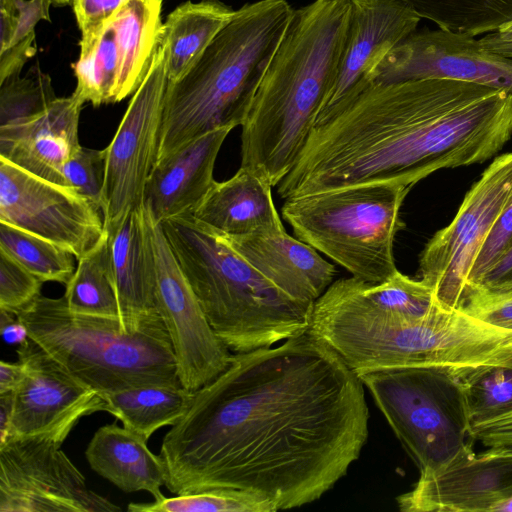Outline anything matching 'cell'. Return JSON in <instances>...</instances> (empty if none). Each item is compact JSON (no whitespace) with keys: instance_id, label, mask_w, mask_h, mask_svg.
I'll use <instances>...</instances> for the list:
<instances>
[{"instance_id":"1","label":"cell","mask_w":512,"mask_h":512,"mask_svg":"<svg viewBox=\"0 0 512 512\" xmlns=\"http://www.w3.org/2000/svg\"><path fill=\"white\" fill-rule=\"evenodd\" d=\"M360 377L309 331L233 353L192 393L160 456L173 494L236 489L274 511L310 504L359 458L369 410Z\"/></svg>"},{"instance_id":"2","label":"cell","mask_w":512,"mask_h":512,"mask_svg":"<svg viewBox=\"0 0 512 512\" xmlns=\"http://www.w3.org/2000/svg\"><path fill=\"white\" fill-rule=\"evenodd\" d=\"M512 137V91L448 79L371 84L324 110L289 172L284 200L347 186L412 188L483 163Z\"/></svg>"},{"instance_id":"3","label":"cell","mask_w":512,"mask_h":512,"mask_svg":"<svg viewBox=\"0 0 512 512\" xmlns=\"http://www.w3.org/2000/svg\"><path fill=\"white\" fill-rule=\"evenodd\" d=\"M309 331L357 374L434 366L456 370L512 362V330L440 305L422 316L395 279L336 280L315 302Z\"/></svg>"},{"instance_id":"4","label":"cell","mask_w":512,"mask_h":512,"mask_svg":"<svg viewBox=\"0 0 512 512\" xmlns=\"http://www.w3.org/2000/svg\"><path fill=\"white\" fill-rule=\"evenodd\" d=\"M349 0L294 8L241 125V166L274 187L294 165L335 86Z\"/></svg>"},{"instance_id":"5","label":"cell","mask_w":512,"mask_h":512,"mask_svg":"<svg viewBox=\"0 0 512 512\" xmlns=\"http://www.w3.org/2000/svg\"><path fill=\"white\" fill-rule=\"evenodd\" d=\"M293 10L287 0L242 5L191 66L167 82L156 162L206 133L244 123Z\"/></svg>"},{"instance_id":"6","label":"cell","mask_w":512,"mask_h":512,"mask_svg":"<svg viewBox=\"0 0 512 512\" xmlns=\"http://www.w3.org/2000/svg\"><path fill=\"white\" fill-rule=\"evenodd\" d=\"M161 225L208 322L230 351L270 347L309 330L313 304L281 292L222 234L193 215Z\"/></svg>"},{"instance_id":"7","label":"cell","mask_w":512,"mask_h":512,"mask_svg":"<svg viewBox=\"0 0 512 512\" xmlns=\"http://www.w3.org/2000/svg\"><path fill=\"white\" fill-rule=\"evenodd\" d=\"M15 315L30 339L104 398L139 386H182L162 319L128 329L119 318L75 313L64 296L43 295Z\"/></svg>"},{"instance_id":"8","label":"cell","mask_w":512,"mask_h":512,"mask_svg":"<svg viewBox=\"0 0 512 512\" xmlns=\"http://www.w3.org/2000/svg\"><path fill=\"white\" fill-rule=\"evenodd\" d=\"M411 188L370 183L284 199L281 213L294 235L372 283L393 277V244L405 227L400 209Z\"/></svg>"},{"instance_id":"9","label":"cell","mask_w":512,"mask_h":512,"mask_svg":"<svg viewBox=\"0 0 512 512\" xmlns=\"http://www.w3.org/2000/svg\"><path fill=\"white\" fill-rule=\"evenodd\" d=\"M358 376L420 473L472 447L473 421L453 370L397 367Z\"/></svg>"},{"instance_id":"10","label":"cell","mask_w":512,"mask_h":512,"mask_svg":"<svg viewBox=\"0 0 512 512\" xmlns=\"http://www.w3.org/2000/svg\"><path fill=\"white\" fill-rule=\"evenodd\" d=\"M512 200V152L496 157L466 193L451 223L419 256L420 279L447 310L462 307L468 277L489 232Z\"/></svg>"},{"instance_id":"11","label":"cell","mask_w":512,"mask_h":512,"mask_svg":"<svg viewBox=\"0 0 512 512\" xmlns=\"http://www.w3.org/2000/svg\"><path fill=\"white\" fill-rule=\"evenodd\" d=\"M167 82L165 52L158 42L142 83L104 148L101 211L106 229L144 205L146 184L157 160Z\"/></svg>"},{"instance_id":"12","label":"cell","mask_w":512,"mask_h":512,"mask_svg":"<svg viewBox=\"0 0 512 512\" xmlns=\"http://www.w3.org/2000/svg\"><path fill=\"white\" fill-rule=\"evenodd\" d=\"M153 260L155 302L168 332L180 382L194 392L229 365V348L216 335L166 238L143 206Z\"/></svg>"},{"instance_id":"13","label":"cell","mask_w":512,"mask_h":512,"mask_svg":"<svg viewBox=\"0 0 512 512\" xmlns=\"http://www.w3.org/2000/svg\"><path fill=\"white\" fill-rule=\"evenodd\" d=\"M60 447L40 437L0 443V512L121 511L87 486Z\"/></svg>"},{"instance_id":"14","label":"cell","mask_w":512,"mask_h":512,"mask_svg":"<svg viewBox=\"0 0 512 512\" xmlns=\"http://www.w3.org/2000/svg\"><path fill=\"white\" fill-rule=\"evenodd\" d=\"M101 209L69 186L0 157V222L45 238L78 260L105 236Z\"/></svg>"},{"instance_id":"15","label":"cell","mask_w":512,"mask_h":512,"mask_svg":"<svg viewBox=\"0 0 512 512\" xmlns=\"http://www.w3.org/2000/svg\"><path fill=\"white\" fill-rule=\"evenodd\" d=\"M16 352L26 374L14 392L7 439L40 437L61 446L81 418L107 412L102 395L72 376L29 337Z\"/></svg>"},{"instance_id":"16","label":"cell","mask_w":512,"mask_h":512,"mask_svg":"<svg viewBox=\"0 0 512 512\" xmlns=\"http://www.w3.org/2000/svg\"><path fill=\"white\" fill-rule=\"evenodd\" d=\"M448 79L512 91V59L492 53L468 33L416 30L380 61L371 84Z\"/></svg>"},{"instance_id":"17","label":"cell","mask_w":512,"mask_h":512,"mask_svg":"<svg viewBox=\"0 0 512 512\" xmlns=\"http://www.w3.org/2000/svg\"><path fill=\"white\" fill-rule=\"evenodd\" d=\"M512 496V455L472 447L441 467L420 473L396 499L403 512H495Z\"/></svg>"},{"instance_id":"18","label":"cell","mask_w":512,"mask_h":512,"mask_svg":"<svg viewBox=\"0 0 512 512\" xmlns=\"http://www.w3.org/2000/svg\"><path fill=\"white\" fill-rule=\"evenodd\" d=\"M349 2L348 29L338 77L322 112L369 86L380 61L414 33L422 20L406 0Z\"/></svg>"},{"instance_id":"19","label":"cell","mask_w":512,"mask_h":512,"mask_svg":"<svg viewBox=\"0 0 512 512\" xmlns=\"http://www.w3.org/2000/svg\"><path fill=\"white\" fill-rule=\"evenodd\" d=\"M84 103L75 92L57 97L34 119L0 131V157L37 177L67 186L62 168L82 147L78 128Z\"/></svg>"},{"instance_id":"20","label":"cell","mask_w":512,"mask_h":512,"mask_svg":"<svg viewBox=\"0 0 512 512\" xmlns=\"http://www.w3.org/2000/svg\"><path fill=\"white\" fill-rule=\"evenodd\" d=\"M231 130L206 133L156 162L144 193V207L155 222L193 215L216 181L215 162Z\"/></svg>"},{"instance_id":"21","label":"cell","mask_w":512,"mask_h":512,"mask_svg":"<svg viewBox=\"0 0 512 512\" xmlns=\"http://www.w3.org/2000/svg\"><path fill=\"white\" fill-rule=\"evenodd\" d=\"M222 236L269 282L295 301L313 304L334 282V265L286 230Z\"/></svg>"},{"instance_id":"22","label":"cell","mask_w":512,"mask_h":512,"mask_svg":"<svg viewBox=\"0 0 512 512\" xmlns=\"http://www.w3.org/2000/svg\"><path fill=\"white\" fill-rule=\"evenodd\" d=\"M106 231L121 322L128 329H139L161 319L143 207Z\"/></svg>"},{"instance_id":"23","label":"cell","mask_w":512,"mask_h":512,"mask_svg":"<svg viewBox=\"0 0 512 512\" xmlns=\"http://www.w3.org/2000/svg\"><path fill=\"white\" fill-rule=\"evenodd\" d=\"M272 187L259 173L240 166L228 180L214 182L193 217L229 236L283 231Z\"/></svg>"},{"instance_id":"24","label":"cell","mask_w":512,"mask_h":512,"mask_svg":"<svg viewBox=\"0 0 512 512\" xmlns=\"http://www.w3.org/2000/svg\"><path fill=\"white\" fill-rule=\"evenodd\" d=\"M145 437L116 424L98 428L86 451L93 471L120 490L131 493L146 491L154 500L164 498L167 471L163 458L147 446Z\"/></svg>"},{"instance_id":"25","label":"cell","mask_w":512,"mask_h":512,"mask_svg":"<svg viewBox=\"0 0 512 512\" xmlns=\"http://www.w3.org/2000/svg\"><path fill=\"white\" fill-rule=\"evenodd\" d=\"M236 9L221 0L187 1L162 23L159 43L165 52L168 81L179 78L232 19Z\"/></svg>"},{"instance_id":"26","label":"cell","mask_w":512,"mask_h":512,"mask_svg":"<svg viewBox=\"0 0 512 512\" xmlns=\"http://www.w3.org/2000/svg\"><path fill=\"white\" fill-rule=\"evenodd\" d=\"M161 2L129 0L112 18L119 57L117 102L142 83L159 42Z\"/></svg>"},{"instance_id":"27","label":"cell","mask_w":512,"mask_h":512,"mask_svg":"<svg viewBox=\"0 0 512 512\" xmlns=\"http://www.w3.org/2000/svg\"><path fill=\"white\" fill-rule=\"evenodd\" d=\"M192 393L183 386L148 385L114 392L105 399L108 413L125 428L149 439L159 428L178 421Z\"/></svg>"},{"instance_id":"28","label":"cell","mask_w":512,"mask_h":512,"mask_svg":"<svg viewBox=\"0 0 512 512\" xmlns=\"http://www.w3.org/2000/svg\"><path fill=\"white\" fill-rule=\"evenodd\" d=\"M73 70L74 92L93 106L117 103L119 57L112 19L99 30L81 35L80 55Z\"/></svg>"},{"instance_id":"29","label":"cell","mask_w":512,"mask_h":512,"mask_svg":"<svg viewBox=\"0 0 512 512\" xmlns=\"http://www.w3.org/2000/svg\"><path fill=\"white\" fill-rule=\"evenodd\" d=\"M63 296L75 313L120 319L107 231L95 247L77 260Z\"/></svg>"},{"instance_id":"30","label":"cell","mask_w":512,"mask_h":512,"mask_svg":"<svg viewBox=\"0 0 512 512\" xmlns=\"http://www.w3.org/2000/svg\"><path fill=\"white\" fill-rule=\"evenodd\" d=\"M437 28L485 35L512 19V0H406Z\"/></svg>"},{"instance_id":"31","label":"cell","mask_w":512,"mask_h":512,"mask_svg":"<svg viewBox=\"0 0 512 512\" xmlns=\"http://www.w3.org/2000/svg\"><path fill=\"white\" fill-rule=\"evenodd\" d=\"M0 249L43 282L66 286L77 266L76 257L67 249L3 222H0Z\"/></svg>"},{"instance_id":"32","label":"cell","mask_w":512,"mask_h":512,"mask_svg":"<svg viewBox=\"0 0 512 512\" xmlns=\"http://www.w3.org/2000/svg\"><path fill=\"white\" fill-rule=\"evenodd\" d=\"M57 97L50 76L38 65L22 77L13 75L0 83V131L34 119Z\"/></svg>"},{"instance_id":"33","label":"cell","mask_w":512,"mask_h":512,"mask_svg":"<svg viewBox=\"0 0 512 512\" xmlns=\"http://www.w3.org/2000/svg\"><path fill=\"white\" fill-rule=\"evenodd\" d=\"M461 380L473 423L512 411V365L453 370Z\"/></svg>"},{"instance_id":"34","label":"cell","mask_w":512,"mask_h":512,"mask_svg":"<svg viewBox=\"0 0 512 512\" xmlns=\"http://www.w3.org/2000/svg\"><path fill=\"white\" fill-rule=\"evenodd\" d=\"M131 512H275L262 497L236 489H210L174 497H164L151 503L127 506Z\"/></svg>"},{"instance_id":"35","label":"cell","mask_w":512,"mask_h":512,"mask_svg":"<svg viewBox=\"0 0 512 512\" xmlns=\"http://www.w3.org/2000/svg\"><path fill=\"white\" fill-rule=\"evenodd\" d=\"M50 5V0H0V51L34 33L39 21H50Z\"/></svg>"},{"instance_id":"36","label":"cell","mask_w":512,"mask_h":512,"mask_svg":"<svg viewBox=\"0 0 512 512\" xmlns=\"http://www.w3.org/2000/svg\"><path fill=\"white\" fill-rule=\"evenodd\" d=\"M43 281L0 249V309L16 314L41 295Z\"/></svg>"},{"instance_id":"37","label":"cell","mask_w":512,"mask_h":512,"mask_svg":"<svg viewBox=\"0 0 512 512\" xmlns=\"http://www.w3.org/2000/svg\"><path fill=\"white\" fill-rule=\"evenodd\" d=\"M67 186L102 206V191L105 177L104 149L96 150L81 147L62 168Z\"/></svg>"},{"instance_id":"38","label":"cell","mask_w":512,"mask_h":512,"mask_svg":"<svg viewBox=\"0 0 512 512\" xmlns=\"http://www.w3.org/2000/svg\"><path fill=\"white\" fill-rule=\"evenodd\" d=\"M461 308L477 319L512 330V290L470 288Z\"/></svg>"},{"instance_id":"39","label":"cell","mask_w":512,"mask_h":512,"mask_svg":"<svg viewBox=\"0 0 512 512\" xmlns=\"http://www.w3.org/2000/svg\"><path fill=\"white\" fill-rule=\"evenodd\" d=\"M473 437L489 452L512 455V411L473 423Z\"/></svg>"},{"instance_id":"40","label":"cell","mask_w":512,"mask_h":512,"mask_svg":"<svg viewBox=\"0 0 512 512\" xmlns=\"http://www.w3.org/2000/svg\"><path fill=\"white\" fill-rule=\"evenodd\" d=\"M129 0H73V11L81 35L99 30Z\"/></svg>"},{"instance_id":"41","label":"cell","mask_w":512,"mask_h":512,"mask_svg":"<svg viewBox=\"0 0 512 512\" xmlns=\"http://www.w3.org/2000/svg\"><path fill=\"white\" fill-rule=\"evenodd\" d=\"M36 51L35 32L19 43L0 51V83L13 75L21 74L24 64Z\"/></svg>"},{"instance_id":"42","label":"cell","mask_w":512,"mask_h":512,"mask_svg":"<svg viewBox=\"0 0 512 512\" xmlns=\"http://www.w3.org/2000/svg\"><path fill=\"white\" fill-rule=\"evenodd\" d=\"M473 287L499 291L512 290V247L481 282Z\"/></svg>"},{"instance_id":"43","label":"cell","mask_w":512,"mask_h":512,"mask_svg":"<svg viewBox=\"0 0 512 512\" xmlns=\"http://www.w3.org/2000/svg\"><path fill=\"white\" fill-rule=\"evenodd\" d=\"M479 41L486 50L512 59V19L483 35Z\"/></svg>"},{"instance_id":"44","label":"cell","mask_w":512,"mask_h":512,"mask_svg":"<svg viewBox=\"0 0 512 512\" xmlns=\"http://www.w3.org/2000/svg\"><path fill=\"white\" fill-rule=\"evenodd\" d=\"M0 330L8 344L20 345L28 339L27 330L16 315L3 309H0Z\"/></svg>"},{"instance_id":"45","label":"cell","mask_w":512,"mask_h":512,"mask_svg":"<svg viewBox=\"0 0 512 512\" xmlns=\"http://www.w3.org/2000/svg\"><path fill=\"white\" fill-rule=\"evenodd\" d=\"M26 374L22 362H0V393L14 392L23 381Z\"/></svg>"},{"instance_id":"46","label":"cell","mask_w":512,"mask_h":512,"mask_svg":"<svg viewBox=\"0 0 512 512\" xmlns=\"http://www.w3.org/2000/svg\"><path fill=\"white\" fill-rule=\"evenodd\" d=\"M14 392L0 393V443L9 437L14 412Z\"/></svg>"},{"instance_id":"47","label":"cell","mask_w":512,"mask_h":512,"mask_svg":"<svg viewBox=\"0 0 512 512\" xmlns=\"http://www.w3.org/2000/svg\"><path fill=\"white\" fill-rule=\"evenodd\" d=\"M496 511L512 512V496L505 501L501 502L495 509Z\"/></svg>"},{"instance_id":"48","label":"cell","mask_w":512,"mask_h":512,"mask_svg":"<svg viewBox=\"0 0 512 512\" xmlns=\"http://www.w3.org/2000/svg\"><path fill=\"white\" fill-rule=\"evenodd\" d=\"M50 1H51L52 5L65 6V5L72 4L73 0H50Z\"/></svg>"},{"instance_id":"49","label":"cell","mask_w":512,"mask_h":512,"mask_svg":"<svg viewBox=\"0 0 512 512\" xmlns=\"http://www.w3.org/2000/svg\"><path fill=\"white\" fill-rule=\"evenodd\" d=\"M153 1H157V2H161L162 3L163 0H153Z\"/></svg>"}]
</instances>
